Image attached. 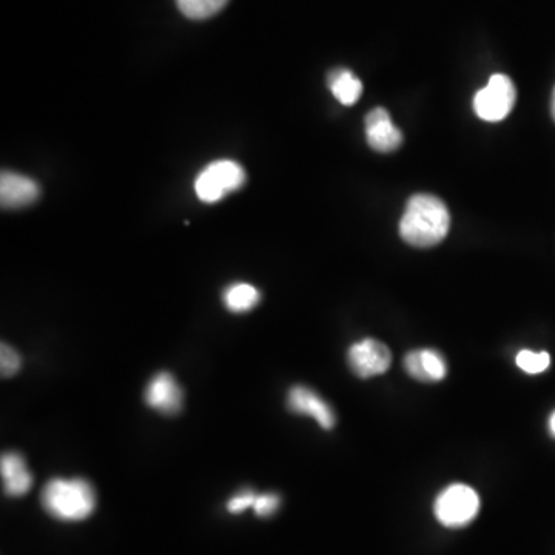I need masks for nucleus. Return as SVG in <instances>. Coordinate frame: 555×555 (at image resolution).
Segmentation results:
<instances>
[{"label":"nucleus","mask_w":555,"mask_h":555,"mask_svg":"<svg viewBox=\"0 0 555 555\" xmlns=\"http://www.w3.org/2000/svg\"><path fill=\"white\" fill-rule=\"evenodd\" d=\"M366 136L375 152L391 153L403 142V133L395 127L384 108H375L366 118Z\"/></svg>","instance_id":"obj_9"},{"label":"nucleus","mask_w":555,"mask_h":555,"mask_svg":"<svg viewBox=\"0 0 555 555\" xmlns=\"http://www.w3.org/2000/svg\"><path fill=\"white\" fill-rule=\"evenodd\" d=\"M280 505V495L267 492V494H256L255 505L252 509L258 517H270L280 509Z\"/></svg>","instance_id":"obj_18"},{"label":"nucleus","mask_w":555,"mask_h":555,"mask_svg":"<svg viewBox=\"0 0 555 555\" xmlns=\"http://www.w3.org/2000/svg\"><path fill=\"white\" fill-rule=\"evenodd\" d=\"M327 84L333 96L343 105H354L363 93V84L354 73L346 68H335L327 74Z\"/></svg>","instance_id":"obj_13"},{"label":"nucleus","mask_w":555,"mask_h":555,"mask_svg":"<svg viewBox=\"0 0 555 555\" xmlns=\"http://www.w3.org/2000/svg\"><path fill=\"white\" fill-rule=\"evenodd\" d=\"M21 355L17 354L13 347L2 344L0 347V370L2 377H13L21 369Z\"/></svg>","instance_id":"obj_17"},{"label":"nucleus","mask_w":555,"mask_h":555,"mask_svg":"<svg viewBox=\"0 0 555 555\" xmlns=\"http://www.w3.org/2000/svg\"><path fill=\"white\" fill-rule=\"evenodd\" d=\"M0 474L4 480L5 492L10 497H22L33 486V475L27 461L17 452H7L0 458Z\"/></svg>","instance_id":"obj_12"},{"label":"nucleus","mask_w":555,"mask_h":555,"mask_svg":"<svg viewBox=\"0 0 555 555\" xmlns=\"http://www.w3.org/2000/svg\"><path fill=\"white\" fill-rule=\"evenodd\" d=\"M407 374L421 383H438L448 375V364L434 349L412 350L404 358Z\"/></svg>","instance_id":"obj_11"},{"label":"nucleus","mask_w":555,"mask_h":555,"mask_svg":"<svg viewBox=\"0 0 555 555\" xmlns=\"http://www.w3.org/2000/svg\"><path fill=\"white\" fill-rule=\"evenodd\" d=\"M41 500L45 511L61 522H82L96 509L95 488L84 478H53Z\"/></svg>","instance_id":"obj_2"},{"label":"nucleus","mask_w":555,"mask_h":555,"mask_svg":"<svg viewBox=\"0 0 555 555\" xmlns=\"http://www.w3.org/2000/svg\"><path fill=\"white\" fill-rule=\"evenodd\" d=\"M182 400L184 394L181 386L170 372H159L145 387V404L159 414H178L181 411Z\"/></svg>","instance_id":"obj_7"},{"label":"nucleus","mask_w":555,"mask_h":555,"mask_svg":"<svg viewBox=\"0 0 555 555\" xmlns=\"http://www.w3.org/2000/svg\"><path fill=\"white\" fill-rule=\"evenodd\" d=\"M549 431H551V434L555 437V412L551 415V418H549Z\"/></svg>","instance_id":"obj_20"},{"label":"nucleus","mask_w":555,"mask_h":555,"mask_svg":"<svg viewBox=\"0 0 555 555\" xmlns=\"http://www.w3.org/2000/svg\"><path fill=\"white\" fill-rule=\"evenodd\" d=\"M255 498L256 492H253L252 489H243V491L230 498L229 503H227V511L230 514H241V512L253 508Z\"/></svg>","instance_id":"obj_19"},{"label":"nucleus","mask_w":555,"mask_h":555,"mask_svg":"<svg viewBox=\"0 0 555 555\" xmlns=\"http://www.w3.org/2000/svg\"><path fill=\"white\" fill-rule=\"evenodd\" d=\"M480 511V497L468 485L448 486L438 494L434 503L435 517L446 528H465L474 522Z\"/></svg>","instance_id":"obj_3"},{"label":"nucleus","mask_w":555,"mask_h":555,"mask_svg":"<svg viewBox=\"0 0 555 555\" xmlns=\"http://www.w3.org/2000/svg\"><path fill=\"white\" fill-rule=\"evenodd\" d=\"M287 406L293 414L306 415L317 421L326 431H330L337 423V417L330 404L309 387L293 386L287 397Z\"/></svg>","instance_id":"obj_8"},{"label":"nucleus","mask_w":555,"mask_h":555,"mask_svg":"<svg viewBox=\"0 0 555 555\" xmlns=\"http://www.w3.org/2000/svg\"><path fill=\"white\" fill-rule=\"evenodd\" d=\"M179 11L193 21H202L215 16L229 4V0H176Z\"/></svg>","instance_id":"obj_15"},{"label":"nucleus","mask_w":555,"mask_h":555,"mask_svg":"<svg viewBox=\"0 0 555 555\" xmlns=\"http://www.w3.org/2000/svg\"><path fill=\"white\" fill-rule=\"evenodd\" d=\"M246 172L238 162L230 159L212 162L199 173L195 181V192L202 202L213 204L221 201L224 196L243 187Z\"/></svg>","instance_id":"obj_4"},{"label":"nucleus","mask_w":555,"mask_h":555,"mask_svg":"<svg viewBox=\"0 0 555 555\" xmlns=\"http://www.w3.org/2000/svg\"><path fill=\"white\" fill-rule=\"evenodd\" d=\"M451 227L448 207L434 195L412 196L400 221V235L407 244L420 249L440 244Z\"/></svg>","instance_id":"obj_1"},{"label":"nucleus","mask_w":555,"mask_h":555,"mask_svg":"<svg viewBox=\"0 0 555 555\" xmlns=\"http://www.w3.org/2000/svg\"><path fill=\"white\" fill-rule=\"evenodd\" d=\"M347 361L357 377L372 378L384 374L391 367L392 354L386 344L366 338L350 346Z\"/></svg>","instance_id":"obj_6"},{"label":"nucleus","mask_w":555,"mask_h":555,"mask_svg":"<svg viewBox=\"0 0 555 555\" xmlns=\"http://www.w3.org/2000/svg\"><path fill=\"white\" fill-rule=\"evenodd\" d=\"M39 196L41 187L28 176L13 172H4L0 176V202L4 209L31 206Z\"/></svg>","instance_id":"obj_10"},{"label":"nucleus","mask_w":555,"mask_h":555,"mask_svg":"<svg viewBox=\"0 0 555 555\" xmlns=\"http://www.w3.org/2000/svg\"><path fill=\"white\" fill-rule=\"evenodd\" d=\"M222 301L230 312L246 313L258 306L261 293L249 283L230 284L222 293Z\"/></svg>","instance_id":"obj_14"},{"label":"nucleus","mask_w":555,"mask_h":555,"mask_svg":"<svg viewBox=\"0 0 555 555\" xmlns=\"http://www.w3.org/2000/svg\"><path fill=\"white\" fill-rule=\"evenodd\" d=\"M551 111H552V118H554V121H555V88H554V93H552Z\"/></svg>","instance_id":"obj_21"},{"label":"nucleus","mask_w":555,"mask_h":555,"mask_svg":"<svg viewBox=\"0 0 555 555\" xmlns=\"http://www.w3.org/2000/svg\"><path fill=\"white\" fill-rule=\"evenodd\" d=\"M515 363L523 372L529 375L542 374L551 364V357L548 352H532V350H522L515 358Z\"/></svg>","instance_id":"obj_16"},{"label":"nucleus","mask_w":555,"mask_h":555,"mask_svg":"<svg viewBox=\"0 0 555 555\" xmlns=\"http://www.w3.org/2000/svg\"><path fill=\"white\" fill-rule=\"evenodd\" d=\"M515 98L514 82L506 74H494L488 85L475 95L474 110L483 121H503L514 108Z\"/></svg>","instance_id":"obj_5"}]
</instances>
